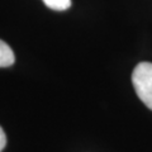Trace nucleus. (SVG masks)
Here are the masks:
<instances>
[{
  "mask_svg": "<svg viewBox=\"0 0 152 152\" xmlns=\"http://www.w3.org/2000/svg\"><path fill=\"white\" fill-rule=\"evenodd\" d=\"M132 84L142 103L152 110V64L140 62L132 72Z\"/></svg>",
  "mask_w": 152,
  "mask_h": 152,
  "instance_id": "1",
  "label": "nucleus"
},
{
  "mask_svg": "<svg viewBox=\"0 0 152 152\" xmlns=\"http://www.w3.org/2000/svg\"><path fill=\"white\" fill-rule=\"evenodd\" d=\"M15 61L13 50L9 47L8 43L0 39V67H9Z\"/></svg>",
  "mask_w": 152,
  "mask_h": 152,
  "instance_id": "2",
  "label": "nucleus"
},
{
  "mask_svg": "<svg viewBox=\"0 0 152 152\" xmlns=\"http://www.w3.org/2000/svg\"><path fill=\"white\" fill-rule=\"evenodd\" d=\"M43 3L52 10H66L71 7V0H43Z\"/></svg>",
  "mask_w": 152,
  "mask_h": 152,
  "instance_id": "3",
  "label": "nucleus"
},
{
  "mask_svg": "<svg viewBox=\"0 0 152 152\" xmlns=\"http://www.w3.org/2000/svg\"><path fill=\"white\" fill-rule=\"evenodd\" d=\"M7 146V136L5 132L3 131V128L0 127V152H1Z\"/></svg>",
  "mask_w": 152,
  "mask_h": 152,
  "instance_id": "4",
  "label": "nucleus"
}]
</instances>
